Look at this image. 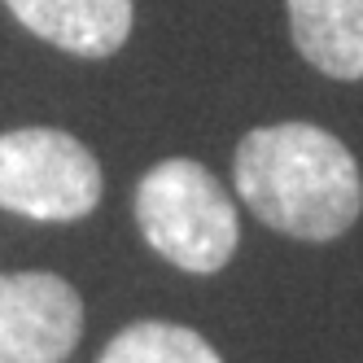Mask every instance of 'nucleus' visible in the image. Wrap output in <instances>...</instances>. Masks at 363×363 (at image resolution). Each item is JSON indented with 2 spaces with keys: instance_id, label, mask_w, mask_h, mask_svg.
<instances>
[{
  "instance_id": "nucleus-6",
  "label": "nucleus",
  "mask_w": 363,
  "mask_h": 363,
  "mask_svg": "<svg viewBox=\"0 0 363 363\" xmlns=\"http://www.w3.org/2000/svg\"><path fill=\"white\" fill-rule=\"evenodd\" d=\"M298 53L333 74L363 79V0H284Z\"/></svg>"
},
{
  "instance_id": "nucleus-1",
  "label": "nucleus",
  "mask_w": 363,
  "mask_h": 363,
  "mask_svg": "<svg viewBox=\"0 0 363 363\" xmlns=\"http://www.w3.org/2000/svg\"><path fill=\"white\" fill-rule=\"evenodd\" d=\"M237 193L276 232L298 241H333L363 211V179L350 149L324 127H254L237 145Z\"/></svg>"
},
{
  "instance_id": "nucleus-4",
  "label": "nucleus",
  "mask_w": 363,
  "mask_h": 363,
  "mask_svg": "<svg viewBox=\"0 0 363 363\" xmlns=\"http://www.w3.org/2000/svg\"><path fill=\"white\" fill-rule=\"evenodd\" d=\"M84 302L53 272H0V363H66Z\"/></svg>"
},
{
  "instance_id": "nucleus-2",
  "label": "nucleus",
  "mask_w": 363,
  "mask_h": 363,
  "mask_svg": "<svg viewBox=\"0 0 363 363\" xmlns=\"http://www.w3.org/2000/svg\"><path fill=\"white\" fill-rule=\"evenodd\" d=\"M136 223L167 263L215 276L237 254L241 223L219 179L193 158H167L136 184Z\"/></svg>"
},
{
  "instance_id": "nucleus-5",
  "label": "nucleus",
  "mask_w": 363,
  "mask_h": 363,
  "mask_svg": "<svg viewBox=\"0 0 363 363\" xmlns=\"http://www.w3.org/2000/svg\"><path fill=\"white\" fill-rule=\"evenodd\" d=\"M31 35L79 57H114L132 35V0H5Z\"/></svg>"
},
{
  "instance_id": "nucleus-7",
  "label": "nucleus",
  "mask_w": 363,
  "mask_h": 363,
  "mask_svg": "<svg viewBox=\"0 0 363 363\" xmlns=\"http://www.w3.org/2000/svg\"><path fill=\"white\" fill-rule=\"evenodd\" d=\"M96 363H223V359L201 333L184 324L140 320V324H127Z\"/></svg>"
},
{
  "instance_id": "nucleus-3",
  "label": "nucleus",
  "mask_w": 363,
  "mask_h": 363,
  "mask_svg": "<svg viewBox=\"0 0 363 363\" xmlns=\"http://www.w3.org/2000/svg\"><path fill=\"white\" fill-rule=\"evenodd\" d=\"M101 167L57 127H18L0 136V206L27 219L70 223L96 211Z\"/></svg>"
}]
</instances>
